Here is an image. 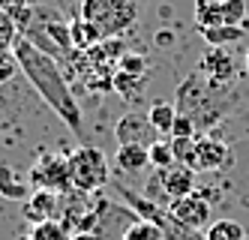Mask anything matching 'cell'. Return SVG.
Segmentation results:
<instances>
[{
    "label": "cell",
    "instance_id": "1",
    "mask_svg": "<svg viewBox=\"0 0 249 240\" xmlns=\"http://www.w3.org/2000/svg\"><path fill=\"white\" fill-rule=\"evenodd\" d=\"M15 60H18L24 78L39 90V96L45 99V105L54 111L75 135L84 132V120H81V108H78V99L72 96V87H69L63 69H60V60L45 54L39 45H33L27 36H18V42L12 48Z\"/></svg>",
    "mask_w": 249,
    "mask_h": 240
},
{
    "label": "cell",
    "instance_id": "2",
    "mask_svg": "<svg viewBox=\"0 0 249 240\" xmlns=\"http://www.w3.org/2000/svg\"><path fill=\"white\" fill-rule=\"evenodd\" d=\"M174 105H177V111L195 123L198 132H207L237 105V90L231 84H213L195 69L192 75H186L177 84Z\"/></svg>",
    "mask_w": 249,
    "mask_h": 240
},
{
    "label": "cell",
    "instance_id": "3",
    "mask_svg": "<svg viewBox=\"0 0 249 240\" xmlns=\"http://www.w3.org/2000/svg\"><path fill=\"white\" fill-rule=\"evenodd\" d=\"M81 18L99 39H114L138 21V0H84Z\"/></svg>",
    "mask_w": 249,
    "mask_h": 240
},
{
    "label": "cell",
    "instance_id": "4",
    "mask_svg": "<svg viewBox=\"0 0 249 240\" xmlns=\"http://www.w3.org/2000/svg\"><path fill=\"white\" fill-rule=\"evenodd\" d=\"M117 192L123 195V201H126L141 219H150V222H156L159 228H162L165 240H207V234H201V228H192V225L180 222L177 216L168 213V207L156 204V201H150L147 195H138L129 186H117Z\"/></svg>",
    "mask_w": 249,
    "mask_h": 240
},
{
    "label": "cell",
    "instance_id": "5",
    "mask_svg": "<svg viewBox=\"0 0 249 240\" xmlns=\"http://www.w3.org/2000/svg\"><path fill=\"white\" fill-rule=\"evenodd\" d=\"M69 171H72V189L93 195L108 183V159L99 147L93 144H81L78 150L69 153Z\"/></svg>",
    "mask_w": 249,
    "mask_h": 240
},
{
    "label": "cell",
    "instance_id": "6",
    "mask_svg": "<svg viewBox=\"0 0 249 240\" xmlns=\"http://www.w3.org/2000/svg\"><path fill=\"white\" fill-rule=\"evenodd\" d=\"M33 189H51L57 195H69L75 192L72 189V171H69V156H54V153H45L36 165L30 168Z\"/></svg>",
    "mask_w": 249,
    "mask_h": 240
},
{
    "label": "cell",
    "instance_id": "7",
    "mask_svg": "<svg viewBox=\"0 0 249 240\" xmlns=\"http://www.w3.org/2000/svg\"><path fill=\"white\" fill-rule=\"evenodd\" d=\"M183 165H189L192 171H222L231 165V150L216 138H195Z\"/></svg>",
    "mask_w": 249,
    "mask_h": 240
},
{
    "label": "cell",
    "instance_id": "8",
    "mask_svg": "<svg viewBox=\"0 0 249 240\" xmlns=\"http://www.w3.org/2000/svg\"><path fill=\"white\" fill-rule=\"evenodd\" d=\"M168 213L177 216L180 222L192 225V228H204L210 222V201H204L201 195H183V198H171L168 201Z\"/></svg>",
    "mask_w": 249,
    "mask_h": 240
},
{
    "label": "cell",
    "instance_id": "9",
    "mask_svg": "<svg viewBox=\"0 0 249 240\" xmlns=\"http://www.w3.org/2000/svg\"><path fill=\"white\" fill-rule=\"evenodd\" d=\"M159 189L165 192V201L171 198H183V195H192L195 192V171L183 162H174L171 168H162L159 171Z\"/></svg>",
    "mask_w": 249,
    "mask_h": 240
},
{
    "label": "cell",
    "instance_id": "10",
    "mask_svg": "<svg viewBox=\"0 0 249 240\" xmlns=\"http://www.w3.org/2000/svg\"><path fill=\"white\" fill-rule=\"evenodd\" d=\"M198 72L204 78H210L213 84H231L237 75V63L225 48H210L198 60Z\"/></svg>",
    "mask_w": 249,
    "mask_h": 240
},
{
    "label": "cell",
    "instance_id": "11",
    "mask_svg": "<svg viewBox=\"0 0 249 240\" xmlns=\"http://www.w3.org/2000/svg\"><path fill=\"white\" fill-rule=\"evenodd\" d=\"M114 135L117 144H153L156 138V129L150 126L147 117H138V114H123L114 126Z\"/></svg>",
    "mask_w": 249,
    "mask_h": 240
},
{
    "label": "cell",
    "instance_id": "12",
    "mask_svg": "<svg viewBox=\"0 0 249 240\" xmlns=\"http://www.w3.org/2000/svg\"><path fill=\"white\" fill-rule=\"evenodd\" d=\"M57 210H60L57 192H51V189H33V195L27 198L24 216H27V222L39 225V222H48V219H57Z\"/></svg>",
    "mask_w": 249,
    "mask_h": 240
},
{
    "label": "cell",
    "instance_id": "13",
    "mask_svg": "<svg viewBox=\"0 0 249 240\" xmlns=\"http://www.w3.org/2000/svg\"><path fill=\"white\" fill-rule=\"evenodd\" d=\"M114 165L123 174H141L150 165V147L147 144H117L114 153Z\"/></svg>",
    "mask_w": 249,
    "mask_h": 240
},
{
    "label": "cell",
    "instance_id": "14",
    "mask_svg": "<svg viewBox=\"0 0 249 240\" xmlns=\"http://www.w3.org/2000/svg\"><path fill=\"white\" fill-rule=\"evenodd\" d=\"M0 195L12 198V201H27L33 195V183L24 180L15 168H9V165H0Z\"/></svg>",
    "mask_w": 249,
    "mask_h": 240
},
{
    "label": "cell",
    "instance_id": "15",
    "mask_svg": "<svg viewBox=\"0 0 249 240\" xmlns=\"http://www.w3.org/2000/svg\"><path fill=\"white\" fill-rule=\"evenodd\" d=\"M249 27V24H246ZM243 24H222V27H204L201 36H204V42L210 48H225L231 42H240L243 39V33H246Z\"/></svg>",
    "mask_w": 249,
    "mask_h": 240
},
{
    "label": "cell",
    "instance_id": "16",
    "mask_svg": "<svg viewBox=\"0 0 249 240\" xmlns=\"http://www.w3.org/2000/svg\"><path fill=\"white\" fill-rule=\"evenodd\" d=\"M195 24H198V30H204V27H222L225 24L222 0H195Z\"/></svg>",
    "mask_w": 249,
    "mask_h": 240
},
{
    "label": "cell",
    "instance_id": "17",
    "mask_svg": "<svg viewBox=\"0 0 249 240\" xmlns=\"http://www.w3.org/2000/svg\"><path fill=\"white\" fill-rule=\"evenodd\" d=\"M174 117H177V105H171V102H156V105H150V111H147L150 126L156 129V132H162V135H171Z\"/></svg>",
    "mask_w": 249,
    "mask_h": 240
},
{
    "label": "cell",
    "instance_id": "18",
    "mask_svg": "<svg viewBox=\"0 0 249 240\" xmlns=\"http://www.w3.org/2000/svg\"><path fill=\"white\" fill-rule=\"evenodd\" d=\"M69 33H72V48L75 51H90L96 42H99V36H96V30L84 21V18H75V21H69Z\"/></svg>",
    "mask_w": 249,
    "mask_h": 240
},
{
    "label": "cell",
    "instance_id": "19",
    "mask_svg": "<svg viewBox=\"0 0 249 240\" xmlns=\"http://www.w3.org/2000/svg\"><path fill=\"white\" fill-rule=\"evenodd\" d=\"M246 228L237 222V219H219L207 228V240H246Z\"/></svg>",
    "mask_w": 249,
    "mask_h": 240
},
{
    "label": "cell",
    "instance_id": "20",
    "mask_svg": "<svg viewBox=\"0 0 249 240\" xmlns=\"http://www.w3.org/2000/svg\"><path fill=\"white\" fill-rule=\"evenodd\" d=\"M18 36H21V30H18V24H15V18L6 9H0V54H12Z\"/></svg>",
    "mask_w": 249,
    "mask_h": 240
},
{
    "label": "cell",
    "instance_id": "21",
    "mask_svg": "<svg viewBox=\"0 0 249 240\" xmlns=\"http://www.w3.org/2000/svg\"><path fill=\"white\" fill-rule=\"evenodd\" d=\"M114 90L117 93H123V99H135L138 93H141V87H144V81H147V75H129V72H123V69H117L114 72Z\"/></svg>",
    "mask_w": 249,
    "mask_h": 240
},
{
    "label": "cell",
    "instance_id": "22",
    "mask_svg": "<svg viewBox=\"0 0 249 240\" xmlns=\"http://www.w3.org/2000/svg\"><path fill=\"white\" fill-rule=\"evenodd\" d=\"M123 240H165L162 228H159L156 222H150V219H135V222L126 228V234H123Z\"/></svg>",
    "mask_w": 249,
    "mask_h": 240
},
{
    "label": "cell",
    "instance_id": "23",
    "mask_svg": "<svg viewBox=\"0 0 249 240\" xmlns=\"http://www.w3.org/2000/svg\"><path fill=\"white\" fill-rule=\"evenodd\" d=\"M30 240H72V234L63 228L60 219H48V222H39L30 228Z\"/></svg>",
    "mask_w": 249,
    "mask_h": 240
},
{
    "label": "cell",
    "instance_id": "24",
    "mask_svg": "<svg viewBox=\"0 0 249 240\" xmlns=\"http://www.w3.org/2000/svg\"><path fill=\"white\" fill-rule=\"evenodd\" d=\"M177 162V156H174V147H171V141H165V138H156L153 144H150V165L153 168H171V165Z\"/></svg>",
    "mask_w": 249,
    "mask_h": 240
},
{
    "label": "cell",
    "instance_id": "25",
    "mask_svg": "<svg viewBox=\"0 0 249 240\" xmlns=\"http://www.w3.org/2000/svg\"><path fill=\"white\" fill-rule=\"evenodd\" d=\"M171 138H198V129H195V123H192L186 114L177 111L174 126H171Z\"/></svg>",
    "mask_w": 249,
    "mask_h": 240
},
{
    "label": "cell",
    "instance_id": "26",
    "mask_svg": "<svg viewBox=\"0 0 249 240\" xmlns=\"http://www.w3.org/2000/svg\"><path fill=\"white\" fill-rule=\"evenodd\" d=\"M15 72H21L18 60H15V54H0V84H6Z\"/></svg>",
    "mask_w": 249,
    "mask_h": 240
},
{
    "label": "cell",
    "instance_id": "27",
    "mask_svg": "<svg viewBox=\"0 0 249 240\" xmlns=\"http://www.w3.org/2000/svg\"><path fill=\"white\" fill-rule=\"evenodd\" d=\"M72 240H99L96 231H84V234H72Z\"/></svg>",
    "mask_w": 249,
    "mask_h": 240
},
{
    "label": "cell",
    "instance_id": "28",
    "mask_svg": "<svg viewBox=\"0 0 249 240\" xmlns=\"http://www.w3.org/2000/svg\"><path fill=\"white\" fill-rule=\"evenodd\" d=\"M243 66H246V72H249V48H246V54H243Z\"/></svg>",
    "mask_w": 249,
    "mask_h": 240
},
{
    "label": "cell",
    "instance_id": "29",
    "mask_svg": "<svg viewBox=\"0 0 249 240\" xmlns=\"http://www.w3.org/2000/svg\"><path fill=\"white\" fill-rule=\"evenodd\" d=\"M246 9H249V0H246Z\"/></svg>",
    "mask_w": 249,
    "mask_h": 240
},
{
    "label": "cell",
    "instance_id": "30",
    "mask_svg": "<svg viewBox=\"0 0 249 240\" xmlns=\"http://www.w3.org/2000/svg\"><path fill=\"white\" fill-rule=\"evenodd\" d=\"M246 240H249V237H246Z\"/></svg>",
    "mask_w": 249,
    "mask_h": 240
}]
</instances>
